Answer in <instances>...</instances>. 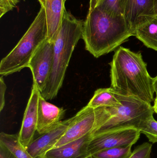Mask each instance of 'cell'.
Listing matches in <instances>:
<instances>
[{"instance_id":"5","label":"cell","mask_w":157,"mask_h":158,"mask_svg":"<svg viewBox=\"0 0 157 158\" xmlns=\"http://www.w3.org/2000/svg\"><path fill=\"white\" fill-rule=\"evenodd\" d=\"M116 94L121 104L115 107L108 108L111 118L98 131L126 128L138 129L142 122L154 115L151 104L133 97Z\"/></svg>"},{"instance_id":"13","label":"cell","mask_w":157,"mask_h":158,"mask_svg":"<svg viewBox=\"0 0 157 158\" xmlns=\"http://www.w3.org/2000/svg\"><path fill=\"white\" fill-rule=\"evenodd\" d=\"M155 0H127L124 17L134 31L139 24L154 17Z\"/></svg>"},{"instance_id":"30","label":"cell","mask_w":157,"mask_h":158,"mask_svg":"<svg viewBox=\"0 0 157 158\" xmlns=\"http://www.w3.org/2000/svg\"><path fill=\"white\" fill-rule=\"evenodd\" d=\"M87 158H92V156H90L88 157Z\"/></svg>"},{"instance_id":"29","label":"cell","mask_w":157,"mask_h":158,"mask_svg":"<svg viewBox=\"0 0 157 158\" xmlns=\"http://www.w3.org/2000/svg\"><path fill=\"white\" fill-rule=\"evenodd\" d=\"M39 2L40 3L41 6H45L46 4V0H38Z\"/></svg>"},{"instance_id":"18","label":"cell","mask_w":157,"mask_h":158,"mask_svg":"<svg viewBox=\"0 0 157 158\" xmlns=\"http://www.w3.org/2000/svg\"><path fill=\"white\" fill-rule=\"evenodd\" d=\"M127 2V0H100L96 7L111 15L124 16Z\"/></svg>"},{"instance_id":"2","label":"cell","mask_w":157,"mask_h":158,"mask_svg":"<svg viewBox=\"0 0 157 158\" xmlns=\"http://www.w3.org/2000/svg\"><path fill=\"white\" fill-rule=\"evenodd\" d=\"M134 36L123 15H111L95 7L84 22L83 38L86 51L96 58L114 51Z\"/></svg>"},{"instance_id":"17","label":"cell","mask_w":157,"mask_h":158,"mask_svg":"<svg viewBox=\"0 0 157 158\" xmlns=\"http://www.w3.org/2000/svg\"><path fill=\"white\" fill-rule=\"evenodd\" d=\"M0 142L4 144L17 158H33L26 148L20 143L18 134L1 133Z\"/></svg>"},{"instance_id":"21","label":"cell","mask_w":157,"mask_h":158,"mask_svg":"<svg viewBox=\"0 0 157 158\" xmlns=\"http://www.w3.org/2000/svg\"><path fill=\"white\" fill-rule=\"evenodd\" d=\"M152 144L147 142L138 146L129 158H151Z\"/></svg>"},{"instance_id":"7","label":"cell","mask_w":157,"mask_h":158,"mask_svg":"<svg viewBox=\"0 0 157 158\" xmlns=\"http://www.w3.org/2000/svg\"><path fill=\"white\" fill-rule=\"evenodd\" d=\"M141 134L135 128L97 131L89 144L88 153L92 156L105 149L133 145L139 140Z\"/></svg>"},{"instance_id":"16","label":"cell","mask_w":157,"mask_h":158,"mask_svg":"<svg viewBox=\"0 0 157 158\" xmlns=\"http://www.w3.org/2000/svg\"><path fill=\"white\" fill-rule=\"evenodd\" d=\"M121 104L116 93L110 87L99 88L96 90L94 96L87 106L92 108H110L118 106Z\"/></svg>"},{"instance_id":"23","label":"cell","mask_w":157,"mask_h":158,"mask_svg":"<svg viewBox=\"0 0 157 158\" xmlns=\"http://www.w3.org/2000/svg\"><path fill=\"white\" fill-rule=\"evenodd\" d=\"M7 88L2 76L0 78V110L3 109L5 104V93Z\"/></svg>"},{"instance_id":"4","label":"cell","mask_w":157,"mask_h":158,"mask_svg":"<svg viewBox=\"0 0 157 158\" xmlns=\"http://www.w3.org/2000/svg\"><path fill=\"white\" fill-rule=\"evenodd\" d=\"M48 40L47 18L44 6L26 32L14 48L0 63V75L2 77L28 67L29 62L40 46Z\"/></svg>"},{"instance_id":"14","label":"cell","mask_w":157,"mask_h":158,"mask_svg":"<svg viewBox=\"0 0 157 158\" xmlns=\"http://www.w3.org/2000/svg\"><path fill=\"white\" fill-rule=\"evenodd\" d=\"M64 0H46L44 8L47 18L48 40L53 43L62 20L65 9Z\"/></svg>"},{"instance_id":"25","label":"cell","mask_w":157,"mask_h":158,"mask_svg":"<svg viewBox=\"0 0 157 158\" xmlns=\"http://www.w3.org/2000/svg\"><path fill=\"white\" fill-rule=\"evenodd\" d=\"M100 0H90V5L88 12H91L97 6Z\"/></svg>"},{"instance_id":"20","label":"cell","mask_w":157,"mask_h":158,"mask_svg":"<svg viewBox=\"0 0 157 158\" xmlns=\"http://www.w3.org/2000/svg\"><path fill=\"white\" fill-rule=\"evenodd\" d=\"M138 130L141 133L147 136L149 142L153 144L157 143V121L154 116H151L142 122Z\"/></svg>"},{"instance_id":"28","label":"cell","mask_w":157,"mask_h":158,"mask_svg":"<svg viewBox=\"0 0 157 158\" xmlns=\"http://www.w3.org/2000/svg\"><path fill=\"white\" fill-rule=\"evenodd\" d=\"M153 107H154L155 112L157 113V97H156L155 99V103H154V106Z\"/></svg>"},{"instance_id":"10","label":"cell","mask_w":157,"mask_h":158,"mask_svg":"<svg viewBox=\"0 0 157 158\" xmlns=\"http://www.w3.org/2000/svg\"><path fill=\"white\" fill-rule=\"evenodd\" d=\"M73 120L72 117L62 121L55 128L33 140L26 148L30 156L33 158H39L52 149L54 145L63 135Z\"/></svg>"},{"instance_id":"31","label":"cell","mask_w":157,"mask_h":158,"mask_svg":"<svg viewBox=\"0 0 157 158\" xmlns=\"http://www.w3.org/2000/svg\"><path fill=\"white\" fill-rule=\"evenodd\" d=\"M64 1H65H65H66V0H64Z\"/></svg>"},{"instance_id":"32","label":"cell","mask_w":157,"mask_h":158,"mask_svg":"<svg viewBox=\"0 0 157 158\" xmlns=\"http://www.w3.org/2000/svg\"><path fill=\"white\" fill-rule=\"evenodd\" d=\"M24 1H25V0H24Z\"/></svg>"},{"instance_id":"19","label":"cell","mask_w":157,"mask_h":158,"mask_svg":"<svg viewBox=\"0 0 157 158\" xmlns=\"http://www.w3.org/2000/svg\"><path fill=\"white\" fill-rule=\"evenodd\" d=\"M133 145L125 147H116L105 149L92 155L93 158H129L132 151Z\"/></svg>"},{"instance_id":"3","label":"cell","mask_w":157,"mask_h":158,"mask_svg":"<svg viewBox=\"0 0 157 158\" xmlns=\"http://www.w3.org/2000/svg\"><path fill=\"white\" fill-rule=\"evenodd\" d=\"M84 22L65 9L61 24L53 42L52 69L47 85L41 95L46 100L55 98L62 86L65 73L75 48L83 38Z\"/></svg>"},{"instance_id":"22","label":"cell","mask_w":157,"mask_h":158,"mask_svg":"<svg viewBox=\"0 0 157 158\" xmlns=\"http://www.w3.org/2000/svg\"><path fill=\"white\" fill-rule=\"evenodd\" d=\"M20 0H0V17L16 7Z\"/></svg>"},{"instance_id":"1","label":"cell","mask_w":157,"mask_h":158,"mask_svg":"<svg viewBox=\"0 0 157 158\" xmlns=\"http://www.w3.org/2000/svg\"><path fill=\"white\" fill-rule=\"evenodd\" d=\"M111 66V88L116 94L151 104L154 99V78L149 75L141 53L120 46Z\"/></svg>"},{"instance_id":"8","label":"cell","mask_w":157,"mask_h":158,"mask_svg":"<svg viewBox=\"0 0 157 158\" xmlns=\"http://www.w3.org/2000/svg\"><path fill=\"white\" fill-rule=\"evenodd\" d=\"M53 50V44L46 40L37 50L28 67L32 73L33 84L41 93L45 89L51 73Z\"/></svg>"},{"instance_id":"27","label":"cell","mask_w":157,"mask_h":158,"mask_svg":"<svg viewBox=\"0 0 157 158\" xmlns=\"http://www.w3.org/2000/svg\"><path fill=\"white\" fill-rule=\"evenodd\" d=\"M157 16V0H155L154 6V16Z\"/></svg>"},{"instance_id":"6","label":"cell","mask_w":157,"mask_h":158,"mask_svg":"<svg viewBox=\"0 0 157 158\" xmlns=\"http://www.w3.org/2000/svg\"><path fill=\"white\" fill-rule=\"evenodd\" d=\"M111 117L108 108L84 107L73 117L67 130L53 148L82 138L88 134L96 133Z\"/></svg>"},{"instance_id":"15","label":"cell","mask_w":157,"mask_h":158,"mask_svg":"<svg viewBox=\"0 0 157 158\" xmlns=\"http://www.w3.org/2000/svg\"><path fill=\"white\" fill-rule=\"evenodd\" d=\"M134 36L147 48L157 51V16L139 24L135 29Z\"/></svg>"},{"instance_id":"9","label":"cell","mask_w":157,"mask_h":158,"mask_svg":"<svg viewBox=\"0 0 157 158\" xmlns=\"http://www.w3.org/2000/svg\"><path fill=\"white\" fill-rule=\"evenodd\" d=\"M40 95L39 90L33 84L30 98L24 113L21 129L18 134L20 143L26 148L33 142L34 135L37 131L38 106Z\"/></svg>"},{"instance_id":"11","label":"cell","mask_w":157,"mask_h":158,"mask_svg":"<svg viewBox=\"0 0 157 158\" xmlns=\"http://www.w3.org/2000/svg\"><path fill=\"white\" fill-rule=\"evenodd\" d=\"M65 112L64 108L47 102L40 95L38 106V133L41 135L55 128L62 121Z\"/></svg>"},{"instance_id":"12","label":"cell","mask_w":157,"mask_h":158,"mask_svg":"<svg viewBox=\"0 0 157 158\" xmlns=\"http://www.w3.org/2000/svg\"><path fill=\"white\" fill-rule=\"evenodd\" d=\"M96 133L48 151L39 158H87L90 156L88 148Z\"/></svg>"},{"instance_id":"24","label":"cell","mask_w":157,"mask_h":158,"mask_svg":"<svg viewBox=\"0 0 157 158\" xmlns=\"http://www.w3.org/2000/svg\"><path fill=\"white\" fill-rule=\"evenodd\" d=\"M0 158H17L5 145L0 142Z\"/></svg>"},{"instance_id":"26","label":"cell","mask_w":157,"mask_h":158,"mask_svg":"<svg viewBox=\"0 0 157 158\" xmlns=\"http://www.w3.org/2000/svg\"><path fill=\"white\" fill-rule=\"evenodd\" d=\"M154 91L156 93V96L157 97V76L155 77L154 78Z\"/></svg>"}]
</instances>
